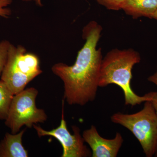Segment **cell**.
I'll use <instances>...</instances> for the list:
<instances>
[{"instance_id":"obj_1","label":"cell","mask_w":157,"mask_h":157,"mask_svg":"<svg viewBox=\"0 0 157 157\" xmlns=\"http://www.w3.org/2000/svg\"><path fill=\"white\" fill-rule=\"evenodd\" d=\"M102 30L98 23H89L82 30L85 43L74 64L60 63L52 67L54 74L63 82L64 98L70 105L84 106L95 99L103 59L101 48L97 49V46Z\"/></svg>"},{"instance_id":"obj_2","label":"cell","mask_w":157,"mask_h":157,"mask_svg":"<svg viewBox=\"0 0 157 157\" xmlns=\"http://www.w3.org/2000/svg\"><path fill=\"white\" fill-rule=\"evenodd\" d=\"M140 60V54L133 49L110 51L102 59L99 87H105L110 84L117 85L123 91L126 105L134 107L150 101L151 92L143 96H138L131 87L132 69Z\"/></svg>"},{"instance_id":"obj_3","label":"cell","mask_w":157,"mask_h":157,"mask_svg":"<svg viewBox=\"0 0 157 157\" xmlns=\"http://www.w3.org/2000/svg\"><path fill=\"white\" fill-rule=\"evenodd\" d=\"M42 73L36 55L27 52L21 45L11 44L1 79L14 95L24 90L30 82Z\"/></svg>"},{"instance_id":"obj_4","label":"cell","mask_w":157,"mask_h":157,"mask_svg":"<svg viewBox=\"0 0 157 157\" xmlns=\"http://www.w3.org/2000/svg\"><path fill=\"white\" fill-rule=\"evenodd\" d=\"M114 123L129 130L140 143L147 157L154 156L157 146V115L150 101L140 111L132 114L116 113L111 117Z\"/></svg>"},{"instance_id":"obj_5","label":"cell","mask_w":157,"mask_h":157,"mask_svg":"<svg viewBox=\"0 0 157 157\" xmlns=\"http://www.w3.org/2000/svg\"><path fill=\"white\" fill-rule=\"evenodd\" d=\"M38 93L36 89L30 87L14 95L5 122L12 134L18 133L24 126L32 128L34 124L47 120L45 110L36 105Z\"/></svg>"},{"instance_id":"obj_6","label":"cell","mask_w":157,"mask_h":157,"mask_svg":"<svg viewBox=\"0 0 157 157\" xmlns=\"http://www.w3.org/2000/svg\"><path fill=\"white\" fill-rule=\"evenodd\" d=\"M60 124L56 128L46 131L39 126L34 124V129L39 137L49 136L56 138L61 144L63 148L62 157H87L92 156L89 149L84 144V140L80 134V129L73 126L72 135L68 131L67 124L62 113Z\"/></svg>"},{"instance_id":"obj_7","label":"cell","mask_w":157,"mask_h":157,"mask_svg":"<svg viewBox=\"0 0 157 157\" xmlns=\"http://www.w3.org/2000/svg\"><path fill=\"white\" fill-rule=\"evenodd\" d=\"M82 136L91 149L92 157H116L124 142L122 136L119 132L113 139H106L101 137L94 125L85 130Z\"/></svg>"},{"instance_id":"obj_8","label":"cell","mask_w":157,"mask_h":157,"mask_svg":"<svg viewBox=\"0 0 157 157\" xmlns=\"http://www.w3.org/2000/svg\"><path fill=\"white\" fill-rule=\"evenodd\" d=\"M23 129L16 134L6 133L0 141V157H28V151L22 144Z\"/></svg>"},{"instance_id":"obj_9","label":"cell","mask_w":157,"mask_h":157,"mask_svg":"<svg viewBox=\"0 0 157 157\" xmlns=\"http://www.w3.org/2000/svg\"><path fill=\"white\" fill-rule=\"evenodd\" d=\"M121 9L134 18H153L157 10V0H126Z\"/></svg>"},{"instance_id":"obj_10","label":"cell","mask_w":157,"mask_h":157,"mask_svg":"<svg viewBox=\"0 0 157 157\" xmlns=\"http://www.w3.org/2000/svg\"><path fill=\"white\" fill-rule=\"evenodd\" d=\"M14 94L2 80H0V120H6Z\"/></svg>"},{"instance_id":"obj_11","label":"cell","mask_w":157,"mask_h":157,"mask_svg":"<svg viewBox=\"0 0 157 157\" xmlns=\"http://www.w3.org/2000/svg\"><path fill=\"white\" fill-rule=\"evenodd\" d=\"M11 43L7 40L0 42V76L5 67L8 58V52Z\"/></svg>"},{"instance_id":"obj_12","label":"cell","mask_w":157,"mask_h":157,"mask_svg":"<svg viewBox=\"0 0 157 157\" xmlns=\"http://www.w3.org/2000/svg\"><path fill=\"white\" fill-rule=\"evenodd\" d=\"M126 0H97L99 4L109 10L118 11L121 9Z\"/></svg>"},{"instance_id":"obj_13","label":"cell","mask_w":157,"mask_h":157,"mask_svg":"<svg viewBox=\"0 0 157 157\" xmlns=\"http://www.w3.org/2000/svg\"><path fill=\"white\" fill-rule=\"evenodd\" d=\"M12 0H0V19L9 18L11 14V9L7 8L11 5Z\"/></svg>"},{"instance_id":"obj_14","label":"cell","mask_w":157,"mask_h":157,"mask_svg":"<svg viewBox=\"0 0 157 157\" xmlns=\"http://www.w3.org/2000/svg\"><path fill=\"white\" fill-rule=\"evenodd\" d=\"M151 100L150 101L151 102L153 107L154 108L157 115V92H151Z\"/></svg>"},{"instance_id":"obj_15","label":"cell","mask_w":157,"mask_h":157,"mask_svg":"<svg viewBox=\"0 0 157 157\" xmlns=\"http://www.w3.org/2000/svg\"><path fill=\"white\" fill-rule=\"evenodd\" d=\"M147 79L150 82L154 83L157 86V68L156 72L153 75L150 76Z\"/></svg>"},{"instance_id":"obj_16","label":"cell","mask_w":157,"mask_h":157,"mask_svg":"<svg viewBox=\"0 0 157 157\" xmlns=\"http://www.w3.org/2000/svg\"><path fill=\"white\" fill-rule=\"evenodd\" d=\"M23 1H26V2H29V1H34L36 2L37 5L40 6H42V2L41 0H23Z\"/></svg>"},{"instance_id":"obj_17","label":"cell","mask_w":157,"mask_h":157,"mask_svg":"<svg viewBox=\"0 0 157 157\" xmlns=\"http://www.w3.org/2000/svg\"><path fill=\"white\" fill-rule=\"evenodd\" d=\"M153 18H154V19L156 20H157V10L156 11L155 13V14H154V15L153 17Z\"/></svg>"},{"instance_id":"obj_18","label":"cell","mask_w":157,"mask_h":157,"mask_svg":"<svg viewBox=\"0 0 157 157\" xmlns=\"http://www.w3.org/2000/svg\"><path fill=\"white\" fill-rule=\"evenodd\" d=\"M154 156L157 157V146L156 147V149L155 152Z\"/></svg>"}]
</instances>
